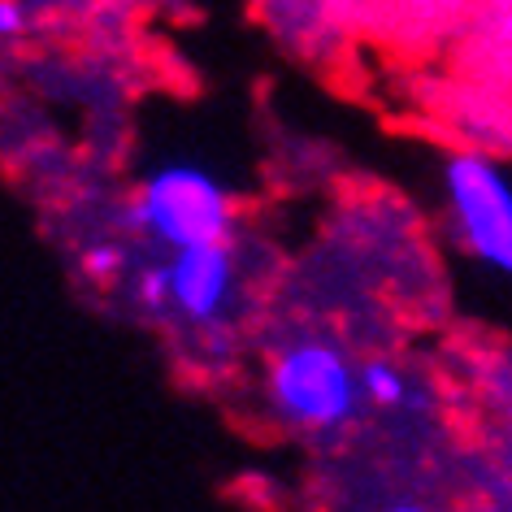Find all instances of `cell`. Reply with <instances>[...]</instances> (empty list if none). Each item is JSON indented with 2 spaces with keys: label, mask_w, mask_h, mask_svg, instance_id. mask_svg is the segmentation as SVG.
<instances>
[{
  "label": "cell",
  "mask_w": 512,
  "mask_h": 512,
  "mask_svg": "<svg viewBox=\"0 0 512 512\" xmlns=\"http://www.w3.org/2000/svg\"><path fill=\"white\" fill-rule=\"evenodd\" d=\"M235 191L196 157H165L139 178L126 226L161 252L196 248V243L235 235Z\"/></svg>",
  "instance_id": "6da1fadb"
},
{
  "label": "cell",
  "mask_w": 512,
  "mask_h": 512,
  "mask_svg": "<svg viewBox=\"0 0 512 512\" xmlns=\"http://www.w3.org/2000/svg\"><path fill=\"white\" fill-rule=\"evenodd\" d=\"M439 209L456 248L512 283V165L478 148L447 152L439 161Z\"/></svg>",
  "instance_id": "7a4b0ae2"
},
{
  "label": "cell",
  "mask_w": 512,
  "mask_h": 512,
  "mask_svg": "<svg viewBox=\"0 0 512 512\" xmlns=\"http://www.w3.org/2000/svg\"><path fill=\"white\" fill-rule=\"evenodd\" d=\"M265 395L287 426L313 434L343 430L365 404L361 365H352V356L339 343L322 335H300L270 356Z\"/></svg>",
  "instance_id": "3957f363"
},
{
  "label": "cell",
  "mask_w": 512,
  "mask_h": 512,
  "mask_svg": "<svg viewBox=\"0 0 512 512\" xmlns=\"http://www.w3.org/2000/svg\"><path fill=\"white\" fill-rule=\"evenodd\" d=\"M243 287V261L230 239L165 252V313L191 330H217L230 322Z\"/></svg>",
  "instance_id": "277c9868"
},
{
  "label": "cell",
  "mask_w": 512,
  "mask_h": 512,
  "mask_svg": "<svg viewBox=\"0 0 512 512\" xmlns=\"http://www.w3.org/2000/svg\"><path fill=\"white\" fill-rule=\"evenodd\" d=\"M361 387H365V404L382 408V413H391V408H404L413 400V382L395 361H365L361 365Z\"/></svg>",
  "instance_id": "5b68a950"
},
{
  "label": "cell",
  "mask_w": 512,
  "mask_h": 512,
  "mask_svg": "<svg viewBox=\"0 0 512 512\" xmlns=\"http://www.w3.org/2000/svg\"><path fill=\"white\" fill-rule=\"evenodd\" d=\"M126 270V248L122 243H92V248L83 252V274L92 278V283H113Z\"/></svg>",
  "instance_id": "8992f818"
},
{
  "label": "cell",
  "mask_w": 512,
  "mask_h": 512,
  "mask_svg": "<svg viewBox=\"0 0 512 512\" xmlns=\"http://www.w3.org/2000/svg\"><path fill=\"white\" fill-rule=\"evenodd\" d=\"M135 300L148 313H165V261H152L135 274Z\"/></svg>",
  "instance_id": "52a82bcc"
},
{
  "label": "cell",
  "mask_w": 512,
  "mask_h": 512,
  "mask_svg": "<svg viewBox=\"0 0 512 512\" xmlns=\"http://www.w3.org/2000/svg\"><path fill=\"white\" fill-rule=\"evenodd\" d=\"M18 22H27L18 14V0H0V35H5V40L18 35Z\"/></svg>",
  "instance_id": "ba28073f"
},
{
  "label": "cell",
  "mask_w": 512,
  "mask_h": 512,
  "mask_svg": "<svg viewBox=\"0 0 512 512\" xmlns=\"http://www.w3.org/2000/svg\"><path fill=\"white\" fill-rule=\"evenodd\" d=\"M382 512H430L426 504H413V499H400V504H387Z\"/></svg>",
  "instance_id": "9c48e42d"
}]
</instances>
